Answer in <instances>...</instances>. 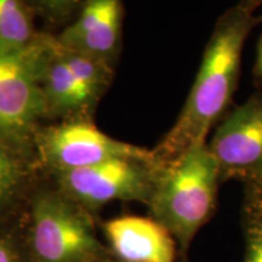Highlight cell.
Instances as JSON below:
<instances>
[{
  "mask_svg": "<svg viewBox=\"0 0 262 262\" xmlns=\"http://www.w3.org/2000/svg\"><path fill=\"white\" fill-rule=\"evenodd\" d=\"M254 83L258 90H262V32L256 42V56L253 68Z\"/></svg>",
  "mask_w": 262,
  "mask_h": 262,
  "instance_id": "cell-17",
  "label": "cell"
},
{
  "mask_svg": "<svg viewBox=\"0 0 262 262\" xmlns=\"http://www.w3.org/2000/svg\"><path fill=\"white\" fill-rule=\"evenodd\" d=\"M31 244L38 262H86L100 249L74 202L54 192L41 193L33 203Z\"/></svg>",
  "mask_w": 262,
  "mask_h": 262,
  "instance_id": "cell-4",
  "label": "cell"
},
{
  "mask_svg": "<svg viewBox=\"0 0 262 262\" xmlns=\"http://www.w3.org/2000/svg\"><path fill=\"white\" fill-rule=\"evenodd\" d=\"M18 155L0 143V208H3L17 191L24 176Z\"/></svg>",
  "mask_w": 262,
  "mask_h": 262,
  "instance_id": "cell-13",
  "label": "cell"
},
{
  "mask_svg": "<svg viewBox=\"0 0 262 262\" xmlns=\"http://www.w3.org/2000/svg\"><path fill=\"white\" fill-rule=\"evenodd\" d=\"M163 163L112 159L58 172L62 193L73 202L97 208L114 201L149 202Z\"/></svg>",
  "mask_w": 262,
  "mask_h": 262,
  "instance_id": "cell-6",
  "label": "cell"
},
{
  "mask_svg": "<svg viewBox=\"0 0 262 262\" xmlns=\"http://www.w3.org/2000/svg\"><path fill=\"white\" fill-rule=\"evenodd\" d=\"M255 2H256V3H257L258 8H260V6H262V0H255Z\"/></svg>",
  "mask_w": 262,
  "mask_h": 262,
  "instance_id": "cell-19",
  "label": "cell"
},
{
  "mask_svg": "<svg viewBox=\"0 0 262 262\" xmlns=\"http://www.w3.org/2000/svg\"><path fill=\"white\" fill-rule=\"evenodd\" d=\"M255 206H257L258 210L262 212V204L261 203L254 202ZM247 262H262V219L258 224L256 231L253 237L249 253L247 257Z\"/></svg>",
  "mask_w": 262,
  "mask_h": 262,
  "instance_id": "cell-15",
  "label": "cell"
},
{
  "mask_svg": "<svg viewBox=\"0 0 262 262\" xmlns=\"http://www.w3.org/2000/svg\"><path fill=\"white\" fill-rule=\"evenodd\" d=\"M250 182L255 194V202L261 203L262 204V173L256 176V178L251 179Z\"/></svg>",
  "mask_w": 262,
  "mask_h": 262,
  "instance_id": "cell-18",
  "label": "cell"
},
{
  "mask_svg": "<svg viewBox=\"0 0 262 262\" xmlns=\"http://www.w3.org/2000/svg\"><path fill=\"white\" fill-rule=\"evenodd\" d=\"M209 143L222 175L262 173V90L226 114Z\"/></svg>",
  "mask_w": 262,
  "mask_h": 262,
  "instance_id": "cell-7",
  "label": "cell"
},
{
  "mask_svg": "<svg viewBox=\"0 0 262 262\" xmlns=\"http://www.w3.org/2000/svg\"><path fill=\"white\" fill-rule=\"evenodd\" d=\"M104 233L120 261L175 262L171 232L158 220L122 216L108 221Z\"/></svg>",
  "mask_w": 262,
  "mask_h": 262,
  "instance_id": "cell-10",
  "label": "cell"
},
{
  "mask_svg": "<svg viewBox=\"0 0 262 262\" xmlns=\"http://www.w3.org/2000/svg\"><path fill=\"white\" fill-rule=\"evenodd\" d=\"M220 166L206 141L163 163L149 203L157 220L187 242L214 210Z\"/></svg>",
  "mask_w": 262,
  "mask_h": 262,
  "instance_id": "cell-2",
  "label": "cell"
},
{
  "mask_svg": "<svg viewBox=\"0 0 262 262\" xmlns=\"http://www.w3.org/2000/svg\"><path fill=\"white\" fill-rule=\"evenodd\" d=\"M61 44V42H60ZM62 54L90 103L95 102L110 83L111 71L108 63L83 52L62 45Z\"/></svg>",
  "mask_w": 262,
  "mask_h": 262,
  "instance_id": "cell-12",
  "label": "cell"
},
{
  "mask_svg": "<svg viewBox=\"0 0 262 262\" xmlns=\"http://www.w3.org/2000/svg\"><path fill=\"white\" fill-rule=\"evenodd\" d=\"M35 38L24 0H0V47L24 50Z\"/></svg>",
  "mask_w": 262,
  "mask_h": 262,
  "instance_id": "cell-11",
  "label": "cell"
},
{
  "mask_svg": "<svg viewBox=\"0 0 262 262\" xmlns=\"http://www.w3.org/2000/svg\"><path fill=\"white\" fill-rule=\"evenodd\" d=\"M0 262H21L14 244L6 238H0Z\"/></svg>",
  "mask_w": 262,
  "mask_h": 262,
  "instance_id": "cell-16",
  "label": "cell"
},
{
  "mask_svg": "<svg viewBox=\"0 0 262 262\" xmlns=\"http://www.w3.org/2000/svg\"><path fill=\"white\" fill-rule=\"evenodd\" d=\"M33 51L48 116L78 113L91 104L66 63L57 38L37 35Z\"/></svg>",
  "mask_w": 262,
  "mask_h": 262,
  "instance_id": "cell-9",
  "label": "cell"
},
{
  "mask_svg": "<svg viewBox=\"0 0 262 262\" xmlns=\"http://www.w3.org/2000/svg\"><path fill=\"white\" fill-rule=\"evenodd\" d=\"M120 262H123V261H120Z\"/></svg>",
  "mask_w": 262,
  "mask_h": 262,
  "instance_id": "cell-20",
  "label": "cell"
},
{
  "mask_svg": "<svg viewBox=\"0 0 262 262\" xmlns=\"http://www.w3.org/2000/svg\"><path fill=\"white\" fill-rule=\"evenodd\" d=\"M35 142L44 163L57 172L88 168L112 159L160 162L155 150L113 139L84 120L39 130Z\"/></svg>",
  "mask_w": 262,
  "mask_h": 262,
  "instance_id": "cell-5",
  "label": "cell"
},
{
  "mask_svg": "<svg viewBox=\"0 0 262 262\" xmlns=\"http://www.w3.org/2000/svg\"><path fill=\"white\" fill-rule=\"evenodd\" d=\"M39 9L52 16H63L70 14L80 4H84L85 0H31Z\"/></svg>",
  "mask_w": 262,
  "mask_h": 262,
  "instance_id": "cell-14",
  "label": "cell"
},
{
  "mask_svg": "<svg viewBox=\"0 0 262 262\" xmlns=\"http://www.w3.org/2000/svg\"><path fill=\"white\" fill-rule=\"evenodd\" d=\"M122 0H85L80 14L57 39L66 48L110 62L122 32Z\"/></svg>",
  "mask_w": 262,
  "mask_h": 262,
  "instance_id": "cell-8",
  "label": "cell"
},
{
  "mask_svg": "<svg viewBox=\"0 0 262 262\" xmlns=\"http://www.w3.org/2000/svg\"><path fill=\"white\" fill-rule=\"evenodd\" d=\"M257 9L255 0H239L217 19L187 100L155 149L162 163L206 141L209 131L227 111L238 86L245 42L262 22Z\"/></svg>",
  "mask_w": 262,
  "mask_h": 262,
  "instance_id": "cell-1",
  "label": "cell"
},
{
  "mask_svg": "<svg viewBox=\"0 0 262 262\" xmlns=\"http://www.w3.org/2000/svg\"><path fill=\"white\" fill-rule=\"evenodd\" d=\"M47 116L33 42L24 50L0 47V143L19 155Z\"/></svg>",
  "mask_w": 262,
  "mask_h": 262,
  "instance_id": "cell-3",
  "label": "cell"
}]
</instances>
